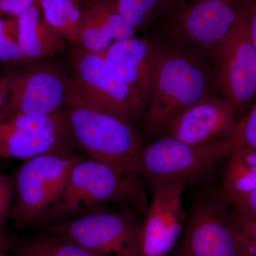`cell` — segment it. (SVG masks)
<instances>
[{
	"instance_id": "obj_15",
	"label": "cell",
	"mask_w": 256,
	"mask_h": 256,
	"mask_svg": "<svg viewBox=\"0 0 256 256\" xmlns=\"http://www.w3.org/2000/svg\"><path fill=\"white\" fill-rule=\"evenodd\" d=\"M163 50L154 42L134 36L114 42L102 56L146 106Z\"/></svg>"
},
{
	"instance_id": "obj_5",
	"label": "cell",
	"mask_w": 256,
	"mask_h": 256,
	"mask_svg": "<svg viewBox=\"0 0 256 256\" xmlns=\"http://www.w3.org/2000/svg\"><path fill=\"white\" fill-rule=\"evenodd\" d=\"M84 159L72 151L57 152L28 160L20 168L14 181L15 202L10 216L16 227L45 223L74 166Z\"/></svg>"
},
{
	"instance_id": "obj_29",
	"label": "cell",
	"mask_w": 256,
	"mask_h": 256,
	"mask_svg": "<svg viewBox=\"0 0 256 256\" xmlns=\"http://www.w3.org/2000/svg\"><path fill=\"white\" fill-rule=\"evenodd\" d=\"M8 97V82L4 76H0V110L2 108Z\"/></svg>"
},
{
	"instance_id": "obj_9",
	"label": "cell",
	"mask_w": 256,
	"mask_h": 256,
	"mask_svg": "<svg viewBox=\"0 0 256 256\" xmlns=\"http://www.w3.org/2000/svg\"><path fill=\"white\" fill-rule=\"evenodd\" d=\"M66 110L74 144L92 159L122 164L142 148L128 119L80 104Z\"/></svg>"
},
{
	"instance_id": "obj_31",
	"label": "cell",
	"mask_w": 256,
	"mask_h": 256,
	"mask_svg": "<svg viewBox=\"0 0 256 256\" xmlns=\"http://www.w3.org/2000/svg\"><path fill=\"white\" fill-rule=\"evenodd\" d=\"M76 1L77 2L82 6V5L85 2L86 0H76Z\"/></svg>"
},
{
	"instance_id": "obj_17",
	"label": "cell",
	"mask_w": 256,
	"mask_h": 256,
	"mask_svg": "<svg viewBox=\"0 0 256 256\" xmlns=\"http://www.w3.org/2000/svg\"><path fill=\"white\" fill-rule=\"evenodd\" d=\"M40 1L18 18V41L30 62L52 58L66 50L65 38L42 18Z\"/></svg>"
},
{
	"instance_id": "obj_18",
	"label": "cell",
	"mask_w": 256,
	"mask_h": 256,
	"mask_svg": "<svg viewBox=\"0 0 256 256\" xmlns=\"http://www.w3.org/2000/svg\"><path fill=\"white\" fill-rule=\"evenodd\" d=\"M222 171L220 190L229 204L256 191V150L240 146L225 162Z\"/></svg>"
},
{
	"instance_id": "obj_1",
	"label": "cell",
	"mask_w": 256,
	"mask_h": 256,
	"mask_svg": "<svg viewBox=\"0 0 256 256\" xmlns=\"http://www.w3.org/2000/svg\"><path fill=\"white\" fill-rule=\"evenodd\" d=\"M106 204L144 216L149 208L142 178L112 162L82 160L72 170L60 200L45 223L54 224L96 212Z\"/></svg>"
},
{
	"instance_id": "obj_25",
	"label": "cell",
	"mask_w": 256,
	"mask_h": 256,
	"mask_svg": "<svg viewBox=\"0 0 256 256\" xmlns=\"http://www.w3.org/2000/svg\"><path fill=\"white\" fill-rule=\"evenodd\" d=\"M239 128L242 138V146L256 150V102L250 112L239 120Z\"/></svg>"
},
{
	"instance_id": "obj_22",
	"label": "cell",
	"mask_w": 256,
	"mask_h": 256,
	"mask_svg": "<svg viewBox=\"0 0 256 256\" xmlns=\"http://www.w3.org/2000/svg\"><path fill=\"white\" fill-rule=\"evenodd\" d=\"M8 23L0 16V63L20 66L30 63L20 48L18 41L12 38Z\"/></svg>"
},
{
	"instance_id": "obj_7",
	"label": "cell",
	"mask_w": 256,
	"mask_h": 256,
	"mask_svg": "<svg viewBox=\"0 0 256 256\" xmlns=\"http://www.w3.org/2000/svg\"><path fill=\"white\" fill-rule=\"evenodd\" d=\"M139 212H97L50 224V235L74 242L96 256H140Z\"/></svg>"
},
{
	"instance_id": "obj_4",
	"label": "cell",
	"mask_w": 256,
	"mask_h": 256,
	"mask_svg": "<svg viewBox=\"0 0 256 256\" xmlns=\"http://www.w3.org/2000/svg\"><path fill=\"white\" fill-rule=\"evenodd\" d=\"M193 198L171 256H248L220 188L204 186Z\"/></svg>"
},
{
	"instance_id": "obj_11",
	"label": "cell",
	"mask_w": 256,
	"mask_h": 256,
	"mask_svg": "<svg viewBox=\"0 0 256 256\" xmlns=\"http://www.w3.org/2000/svg\"><path fill=\"white\" fill-rule=\"evenodd\" d=\"M249 10L214 52L217 86L233 106L238 120L256 98V52L249 31Z\"/></svg>"
},
{
	"instance_id": "obj_12",
	"label": "cell",
	"mask_w": 256,
	"mask_h": 256,
	"mask_svg": "<svg viewBox=\"0 0 256 256\" xmlns=\"http://www.w3.org/2000/svg\"><path fill=\"white\" fill-rule=\"evenodd\" d=\"M252 2L191 0L175 16V34L193 46L214 52L246 14Z\"/></svg>"
},
{
	"instance_id": "obj_19",
	"label": "cell",
	"mask_w": 256,
	"mask_h": 256,
	"mask_svg": "<svg viewBox=\"0 0 256 256\" xmlns=\"http://www.w3.org/2000/svg\"><path fill=\"white\" fill-rule=\"evenodd\" d=\"M44 20L76 46L80 40L82 10L76 0H40Z\"/></svg>"
},
{
	"instance_id": "obj_2",
	"label": "cell",
	"mask_w": 256,
	"mask_h": 256,
	"mask_svg": "<svg viewBox=\"0 0 256 256\" xmlns=\"http://www.w3.org/2000/svg\"><path fill=\"white\" fill-rule=\"evenodd\" d=\"M242 146L239 126L235 136L203 146L161 136L121 165L140 175L150 185L182 183L186 186H207L229 156Z\"/></svg>"
},
{
	"instance_id": "obj_8",
	"label": "cell",
	"mask_w": 256,
	"mask_h": 256,
	"mask_svg": "<svg viewBox=\"0 0 256 256\" xmlns=\"http://www.w3.org/2000/svg\"><path fill=\"white\" fill-rule=\"evenodd\" d=\"M70 64L76 87L72 104H82L128 120L142 114L146 106L140 98L102 55L76 46L70 53Z\"/></svg>"
},
{
	"instance_id": "obj_24",
	"label": "cell",
	"mask_w": 256,
	"mask_h": 256,
	"mask_svg": "<svg viewBox=\"0 0 256 256\" xmlns=\"http://www.w3.org/2000/svg\"><path fill=\"white\" fill-rule=\"evenodd\" d=\"M232 213V220L242 232L246 244L248 255L256 256V217L244 216Z\"/></svg>"
},
{
	"instance_id": "obj_30",
	"label": "cell",
	"mask_w": 256,
	"mask_h": 256,
	"mask_svg": "<svg viewBox=\"0 0 256 256\" xmlns=\"http://www.w3.org/2000/svg\"><path fill=\"white\" fill-rule=\"evenodd\" d=\"M8 252V244L6 239L3 236L2 232H0V256H6Z\"/></svg>"
},
{
	"instance_id": "obj_16",
	"label": "cell",
	"mask_w": 256,
	"mask_h": 256,
	"mask_svg": "<svg viewBox=\"0 0 256 256\" xmlns=\"http://www.w3.org/2000/svg\"><path fill=\"white\" fill-rule=\"evenodd\" d=\"M134 36L136 30L109 0H92L82 10L79 48L104 54L114 42Z\"/></svg>"
},
{
	"instance_id": "obj_14",
	"label": "cell",
	"mask_w": 256,
	"mask_h": 256,
	"mask_svg": "<svg viewBox=\"0 0 256 256\" xmlns=\"http://www.w3.org/2000/svg\"><path fill=\"white\" fill-rule=\"evenodd\" d=\"M239 120L224 97L206 96L172 122L162 136L193 146H203L235 136Z\"/></svg>"
},
{
	"instance_id": "obj_13",
	"label": "cell",
	"mask_w": 256,
	"mask_h": 256,
	"mask_svg": "<svg viewBox=\"0 0 256 256\" xmlns=\"http://www.w3.org/2000/svg\"><path fill=\"white\" fill-rule=\"evenodd\" d=\"M152 200L141 224L140 256H170L182 234L186 212L182 197L186 185H151Z\"/></svg>"
},
{
	"instance_id": "obj_6",
	"label": "cell",
	"mask_w": 256,
	"mask_h": 256,
	"mask_svg": "<svg viewBox=\"0 0 256 256\" xmlns=\"http://www.w3.org/2000/svg\"><path fill=\"white\" fill-rule=\"evenodd\" d=\"M8 97L0 110V122L18 114L46 116L66 108L76 96L73 76L60 67L38 60L20 65L5 74Z\"/></svg>"
},
{
	"instance_id": "obj_27",
	"label": "cell",
	"mask_w": 256,
	"mask_h": 256,
	"mask_svg": "<svg viewBox=\"0 0 256 256\" xmlns=\"http://www.w3.org/2000/svg\"><path fill=\"white\" fill-rule=\"evenodd\" d=\"M40 1V0H0V11L18 18Z\"/></svg>"
},
{
	"instance_id": "obj_26",
	"label": "cell",
	"mask_w": 256,
	"mask_h": 256,
	"mask_svg": "<svg viewBox=\"0 0 256 256\" xmlns=\"http://www.w3.org/2000/svg\"><path fill=\"white\" fill-rule=\"evenodd\" d=\"M230 207L236 214L256 217V191L230 202Z\"/></svg>"
},
{
	"instance_id": "obj_10",
	"label": "cell",
	"mask_w": 256,
	"mask_h": 256,
	"mask_svg": "<svg viewBox=\"0 0 256 256\" xmlns=\"http://www.w3.org/2000/svg\"><path fill=\"white\" fill-rule=\"evenodd\" d=\"M74 146L66 108L46 116L18 114L0 122V158L28 160L72 151Z\"/></svg>"
},
{
	"instance_id": "obj_28",
	"label": "cell",
	"mask_w": 256,
	"mask_h": 256,
	"mask_svg": "<svg viewBox=\"0 0 256 256\" xmlns=\"http://www.w3.org/2000/svg\"><path fill=\"white\" fill-rule=\"evenodd\" d=\"M249 31L256 52V0H252L248 14ZM256 102V98L254 102Z\"/></svg>"
},
{
	"instance_id": "obj_3",
	"label": "cell",
	"mask_w": 256,
	"mask_h": 256,
	"mask_svg": "<svg viewBox=\"0 0 256 256\" xmlns=\"http://www.w3.org/2000/svg\"><path fill=\"white\" fill-rule=\"evenodd\" d=\"M208 85V72L198 58L182 50H163L143 118L146 132L162 136L178 116L206 97Z\"/></svg>"
},
{
	"instance_id": "obj_32",
	"label": "cell",
	"mask_w": 256,
	"mask_h": 256,
	"mask_svg": "<svg viewBox=\"0 0 256 256\" xmlns=\"http://www.w3.org/2000/svg\"><path fill=\"white\" fill-rule=\"evenodd\" d=\"M0 232H2V230H0Z\"/></svg>"
},
{
	"instance_id": "obj_21",
	"label": "cell",
	"mask_w": 256,
	"mask_h": 256,
	"mask_svg": "<svg viewBox=\"0 0 256 256\" xmlns=\"http://www.w3.org/2000/svg\"><path fill=\"white\" fill-rule=\"evenodd\" d=\"M134 30L146 26L166 0H109Z\"/></svg>"
},
{
	"instance_id": "obj_23",
	"label": "cell",
	"mask_w": 256,
	"mask_h": 256,
	"mask_svg": "<svg viewBox=\"0 0 256 256\" xmlns=\"http://www.w3.org/2000/svg\"><path fill=\"white\" fill-rule=\"evenodd\" d=\"M14 196V181L6 175L0 174V230H2L11 216Z\"/></svg>"
},
{
	"instance_id": "obj_20",
	"label": "cell",
	"mask_w": 256,
	"mask_h": 256,
	"mask_svg": "<svg viewBox=\"0 0 256 256\" xmlns=\"http://www.w3.org/2000/svg\"><path fill=\"white\" fill-rule=\"evenodd\" d=\"M14 252L15 256H96L74 242L52 235L20 242Z\"/></svg>"
}]
</instances>
